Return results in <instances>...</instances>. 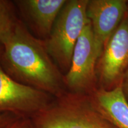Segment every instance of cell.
<instances>
[{
    "mask_svg": "<svg viewBox=\"0 0 128 128\" xmlns=\"http://www.w3.org/2000/svg\"><path fill=\"white\" fill-rule=\"evenodd\" d=\"M1 44L0 65L14 81L54 98L67 92L64 75L49 55L45 40L34 36L20 18Z\"/></svg>",
    "mask_w": 128,
    "mask_h": 128,
    "instance_id": "cell-1",
    "label": "cell"
},
{
    "mask_svg": "<svg viewBox=\"0 0 128 128\" xmlns=\"http://www.w3.org/2000/svg\"><path fill=\"white\" fill-rule=\"evenodd\" d=\"M39 112L38 128H117L99 112L90 96L66 92Z\"/></svg>",
    "mask_w": 128,
    "mask_h": 128,
    "instance_id": "cell-2",
    "label": "cell"
},
{
    "mask_svg": "<svg viewBox=\"0 0 128 128\" xmlns=\"http://www.w3.org/2000/svg\"><path fill=\"white\" fill-rule=\"evenodd\" d=\"M88 0H66L49 38L48 52L64 75L71 66L75 46L89 22L86 10Z\"/></svg>",
    "mask_w": 128,
    "mask_h": 128,
    "instance_id": "cell-3",
    "label": "cell"
},
{
    "mask_svg": "<svg viewBox=\"0 0 128 128\" xmlns=\"http://www.w3.org/2000/svg\"><path fill=\"white\" fill-rule=\"evenodd\" d=\"M100 55L89 21L75 46L70 70L64 75L67 92L90 96L98 88L97 66Z\"/></svg>",
    "mask_w": 128,
    "mask_h": 128,
    "instance_id": "cell-4",
    "label": "cell"
},
{
    "mask_svg": "<svg viewBox=\"0 0 128 128\" xmlns=\"http://www.w3.org/2000/svg\"><path fill=\"white\" fill-rule=\"evenodd\" d=\"M128 68V11L104 46L97 66L98 87L110 90L122 84Z\"/></svg>",
    "mask_w": 128,
    "mask_h": 128,
    "instance_id": "cell-5",
    "label": "cell"
},
{
    "mask_svg": "<svg viewBox=\"0 0 128 128\" xmlns=\"http://www.w3.org/2000/svg\"><path fill=\"white\" fill-rule=\"evenodd\" d=\"M2 46L0 44V58ZM52 96L16 82L0 65V113L40 112L47 108Z\"/></svg>",
    "mask_w": 128,
    "mask_h": 128,
    "instance_id": "cell-6",
    "label": "cell"
},
{
    "mask_svg": "<svg viewBox=\"0 0 128 128\" xmlns=\"http://www.w3.org/2000/svg\"><path fill=\"white\" fill-rule=\"evenodd\" d=\"M128 11V2L126 0H88L86 13L101 54Z\"/></svg>",
    "mask_w": 128,
    "mask_h": 128,
    "instance_id": "cell-7",
    "label": "cell"
},
{
    "mask_svg": "<svg viewBox=\"0 0 128 128\" xmlns=\"http://www.w3.org/2000/svg\"><path fill=\"white\" fill-rule=\"evenodd\" d=\"M66 0H16L19 17L29 31L40 39L49 38Z\"/></svg>",
    "mask_w": 128,
    "mask_h": 128,
    "instance_id": "cell-8",
    "label": "cell"
},
{
    "mask_svg": "<svg viewBox=\"0 0 128 128\" xmlns=\"http://www.w3.org/2000/svg\"><path fill=\"white\" fill-rule=\"evenodd\" d=\"M90 96L95 106L117 128H128V100L122 84L110 90L98 88Z\"/></svg>",
    "mask_w": 128,
    "mask_h": 128,
    "instance_id": "cell-9",
    "label": "cell"
},
{
    "mask_svg": "<svg viewBox=\"0 0 128 128\" xmlns=\"http://www.w3.org/2000/svg\"><path fill=\"white\" fill-rule=\"evenodd\" d=\"M14 1L0 0V44L19 20Z\"/></svg>",
    "mask_w": 128,
    "mask_h": 128,
    "instance_id": "cell-10",
    "label": "cell"
},
{
    "mask_svg": "<svg viewBox=\"0 0 128 128\" xmlns=\"http://www.w3.org/2000/svg\"><path fill=\"white\" fill-rule=\"evenodd\" d=\"M11 123L9 113H0V128H6Z\"/></svg>",
    "mask_w": 128,
    "mask_h": 128,
    "instance_id": "cell-11",
    "label": "cell"
},
{
    "mask_svg": "<svg viewBox=\"0 0 128 128\" xmlns=\"http://www.w3.org/2000/svg\"><path fill=\"white\" fill-rule=\"evenodd\" d=\"M122 89L124 90V94H125L126 98L128 100V68L122 80Z\"/></svg>",
    "mask_w": 128,
    "mask_h": 128,
    "instance_id": "cell-12",
    "label": "cell"
},
{
    "mask_svg": "<svg viewBox=\"0 0 128 128\" xmlns=\"http://www.w3.org/2000/svg\"><path fill=\"white\" fill-rule=\"evenodd\" d=\"M6 128H30L29 125L26 122H21L11 123Z\"/></svg>",
    "mask_w": 128,
    "mask_h": 128,
    "instance_id": "cell-13",
    "label": "cell"
}]
</instances>
